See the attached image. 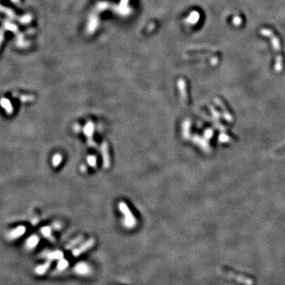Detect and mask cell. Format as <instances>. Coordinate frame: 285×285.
Segmentation results:
<instances>
[{
  "label": "cell",
  "instance_id": "1",
  "mask_svg": "<svg viewBox=\"0 0 285 285\" xmlns=\"http://www.w3.org/2000/svg\"><path fill=\"white\" fill-rule=\"evenodd\" d=\"M261 33L263 36L269 37V39L271 40V42H272V48H274L276 52H278V56H276V64H275V69L277 72H279V71L282 70L283 68V59L281 55L280 54V48H280V40H279L277 36H275L273 32L271 31L270 29H268V28H262L261 30Z\"/></svg>",
  "mask_w": 285,
  "mask_h": 285
},
{
  "label": "cell",
  "instance_id": "6",
  "mask_svg": "<svg viewBox=\"0 0 285 285\" xmlns=\"http://www.w3.org/2000/svg\"><path fill=\"white\" fill-rule=\"evenodd\" d=\"M45 256L48 260H61L63 258V254L61 251L50 252L48 254H45Z\"/></svg>",
  "mask_w": 285,
  "mask_h": 285
},
{
  "label": "cell",
  "instance_id": "8",
  "mask_svg": "<svg viewBox=\"0 0 285 285\" xmlns=\"http://www.w3.org/2000/svg\"><path fill=\"white\" fill-rule=\"evenodd\" d=\"M50 266H51L50 262H46L45 264H42V265H41V266H39V267L36 269V272H37L38 274H44V272L48 269V268H49Z\"/></svg>",
  "mask_w": 285,
  "mask_h": 285
},
{
  "label": "cell",
  "instance_id": "14",
  "mask_svg": "<svg viewBox=\"0 0 285 285\" xmlns=\"http://www.w3.org/2000/svg\"><path fill=\"white\" fill-rule=\"evenodd\" d=\"M87 162L88 163L90 164V166H91L92 167H95L97 165V159L96 157L94 156H90L87 158Z\"/></svg>",
  "mask_w": 285,
  "mask_h": 285
},
{
  "label": "cell",
  "instance_id": "7",
  "mask_svg": "<svg viewBox=\"0 0 285 285\" xmlns=\"http://www.w3.org/2000/svg\"><path fill=\"white\" fill-rule=\"evenodd\" d=\"M84 132H85V135L87 136L88 139L92 137L93 132V125L91 122H89L88 124L86 125L85 128H84Z\"/></svg>",
  "mask_w": 285,
  "mask_h": 285
},
{
  "label": "cell",
  "instance_id": "9",
  "mask_svg": "<svg viewBox=\"0 0 285 285\" xmlns=\"http://www.w3.org/2000/svg\"><path fill=\"white\" fill-rule=\"evenodd\" d=\"M68 266V261L64 258H62L61 260L59 261L58 264H57V269L59 270H64L66 269Z\"/></svg>",
  "mask_w": 285,
  "mask_h": 285
},
{
  "label": "cell",
  "instance_id": "10",
  "mask_svg": "<svg viewBox=\"0 0 285 285\" xmlns=\"http://www.w3.org/2000/svg\"><path fill=\"white\" fill-rule=\"evenodd\" d=\"M83 239V236H79V237H78L77 239H74L73 241H71L70 242V243L68 244V245H67V246H66V249H71L72 247H75L77 244H78L79 242H80Z\"/></svg>",
  "mask_w": 285,
  "mask_h": 285
},
{
  "label": "cell",
  "instance_id": "18",
  "mask_svg": "<svg viewBox=\"0 0 285 285\" xmlns=\"http://www.w3.org/2000/svg\"><path fill=\"white\" fill-rule=\"evenodd\" d=\"M42 233L46 237H50L51 236V230L48 227H44L42 229Z\"/></svg>",
  "mask_w": 285,
  "mask_h": 285
},
{
  "label": "cell",
  "instance_id": "15",
  "mask_svg": "<svg viewBox=\"0 0 285 285\" xmlns=\"http://www.w3.org/2000/svg\"><path fill=\"white\" fill-rule=\"evenodd\" d=\"M38 242H39V239H37V237H36V236L32 237L31 239H29V241H28V246H31V247H33V246H35L36 244L38 243Z\"/></svg>",
  "mask_w": 285,
  "mask_h": 285
},
{
  "label": "cell",
  "instance_id": "13",
  "mask_svg": "<svg viewBox=\"0 0 285 285\" xmlns=\"http://www.w3.org/2000/svg\"><path fill=\"white\" fill-rule=\"evenodd\" d=\"M199 18H200L199 14L197 13V12H193V13L190 15V17H189V21H190L191 23H196V22L198 21Z\"/></svg>",
  "mask_w": 285,
  "mask_h": 285
},
{
  "label": "cell",
  "instance_id": "5",
  "mask_svg": "<svg viewBox=\"0 0 285 285\" xmlns=\"http://www.w3.org/2000/svg\"><path fill=\"white\" fill-rule=\"evenodd\" d=\"M101 151H102V156H103V163L105 168L109 167V150H108V145L106 142H104L103 145L101 146Z\"/></svg>",
  "mask_w": 285,
  "mask_h": 285
},
{
  "label": "cell",
  "instance_id": "3",
  "mask_svg": "<svg viewBox=\"0 0 285 285\" xmlns=\"http://www.w3.org/2000/svg\"><path fill=\"white\" fill-rule=\"evenodd\" d=\"M94 239H90L87 240V241L84 242L83 245H81L79 247L76 248L73 250L72 252V255L75 257H77V256H80L81 254H83L84 252H86V250H88L89 249H90L91 247L94 245Z\"/></svg>",
  "mask_w": 285,
  "mask_h": 285
},
{
  "label": "cell",
  "instance_id": "12",
  "mask_svg": "<svg viewBox=\"0 0 285 285\" xmlns=\"http://www.w3.org/2000/svg\"><path fill=\"white\" fill-rule=\"evenodd\" d=\"M61 161H62V156L60 155H56L53 157V159H52V163H53L54 166H58L61 162Z\"/></svg>",
  "mask_w": 285,
  "mask_h": 285
},
{
  "label": "cell",
  "instance_id": "16",
  "mask_svg": "<svg viewBox=\"0 0 285 285\" xmlns=\"http://www.w3.org/2000/svg\"><path fill=\"white\" fill-rule=\"evenodd\" d=\"M242 22V20L241 17L239 16H235L233 18V24L235 25V26H239L241 25Z\"/></svg>",
  "mask_w": 285,
  "mask_h": 285
},
{
  "label": "cell",
  "instance_id": "17",
  "mask_svg": "<svg viewBox=\"0 0 285 285\" xmlns=\"http://www.w3.org/2000/svg\"><path fill=\"white\" fill-rule=\"evenodd\" d=\"M275 153L277 154L278 155H284L285 154V144L283 145L282 147H278L277 150H275Z\"/></svg>",
  "mask_w": 285,
  "mask_h": 285
},
{
  "label": "cell",
  "instance_id": "2",
  "mask_svg": "<svg viewBox=\"0 0 285 285\" xmlns=\"http://www.w3.org/2000/svg\"><path fill=\"white\" fill-rule=\"evenodd\" d=\"M119 208L120 211L125 215V221H124L125 225L127 227H134L136 224V221H135V217L131 212L129 207H128L124 202H120L119 204Z\"/></svg>",
  "mask_w": 285,
  "mask_h": 285
},
{
  "label": "cell",
  "instance_id": "4",
  "mask_svg": "<svg viewBox=\"0 0 285 285\" xmlns=\"http://www.w3.org/2000/svg\"><path fill=\"white\" fill-rule=\"evenodd\" d=\"M75 271L79 275H87L90 272V268L89 267L87 264L80 262L75 266Z\"/></svg>",
  "mask_w": 285,
  "mask_h": 285
},
{
  "label": "cell",
  "instance_id": "11",
  "mask_svg": "<svg viewBox=\"0 0 285 285\" xmlns=\"http://www.w3.org/2000/svg\"><path fill=\"white\" fill-rule=\"evenodd\" d=\"M179 87L181 89V93L182 97L184 99V101H186V93H185V84L183 80H180L179 82Z\"/></svg>",
  "mask_w": 285,
  "mask_h": 285
}]
</instances>
